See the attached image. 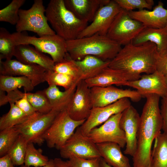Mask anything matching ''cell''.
<instances>
[{
  "label": "cell",
  "instance_id": "ab89813d",
  "mask_svg": "<svg viewBox=\"0 0 167 167\" xmlns=\"http://www.w3.org/2000/svg\"><path fill=\"white\" fill-rule=\"evenodd\" d=\"M155 71L165 77L167 76V49L158 52L157 50L155 56Z\"/></svg>",
  "mask_w": 167,
  "mask_h": 167
},
{
  "label": "cell",
  "instance_id": "c3c4849f",
  "mask_svg": "<svg viewBox=\"0 0 167 167\" xmlns=\"http://www.w3.org/2000/svg\"><path fill=\"white\" fill-rule=\"evenodd\" d=\"M165 79L166 83V84L167 86V76H165Z\"/></svg>",
  "mask_w": 167,
  "mask_h": 167
},
{
  "label": "cell",
  "instance_id": "f35d334b",
  "mask_svg": "<svg viewBox=\"0 0 167 167\" xmlns=\"http://www.w3.org/2000/svg\"><path fill=\"white\" fill-rule=\"evenodd\" d=\"M101 158L86 159L73 157L66 161L69 167H101Z\"/></svg>",
  "mask_w": 167,
  "mask_h": 167
},
{
  "label": "cell",
  "instance_id": "7c38bea8",
  "mask_svg": "<svg viewBox=\"0 0 167 167\" xmlns=\"http://www.w3.org/2000/svg\"><path fill=\"white\" fill-rule=\"evenodd\" d=\"M121 9L115 0H110L102 6L97 11L91 23L87 26L77 38L96 34L107 35L114 19Z\"/></svg>",
  "mask_w": 167,
  "mask_h": 167
},
{
  "label": "cell",
  "instance_id": "5b68a950",
  "mask_svg": "<svg viewBox=\"0 0 167 167\" xmlns=\"http://www.w3.org/2000/svg\"><path fill=\"white\" fill-rule=\"evenodd\" d=\"M15 45H29L41 52L49 54L55 63L62 61L67 54L66 41L56 34L36 37L24 33H12Z\"/></svg>",
  "mask_w": 167,
  "mask_h": 167
},
{
  "label": "cell",
  "instance_id": "836d02e7",
  "mask_svg": "<svg viewBox=\"0 0 167 167\" xmlns=\"http://www.w3.org/2000/svg\"><path fill=\"white\" fill-rule=\"evenodd\" d=\"M16 45L12 34L5 28H0V60L11 59Z\"/></svg>",
  "mask_w": 167,
  "mask_h": 167
},
{
  "label": "cell",
  "instance_id": "681fc988",
  "mask_svg": "<svg viewBox=\"0 0 167 167\" xmlns=\"http://www.w3.org/2000/svg\"><path fill=\"white\" fill-rule=\"evenodd\" d=\"M165 28L167 29V23H166V26Z\"/></svg>",
  "mask_w": 167,
  "mask_h": 167
},
{
  "label": "cell",
  "instance_id": "44dd1931",
  "mask_svg": "<svg viewBox=\"0 0 167 167\" xmlns=\"http://www.w3.org/2000/svg\"><path fill=\"white\" fill-rule=\"evenodd\" d=\"M130 16L146 27L155 28H165L167 22V9L159 1L152 11L146 9L128 11Z\"/></svg>",
  "mask_w": 167,
  "mask_h": 167
},
{
  "label": "cell",
  "instance_id": "603a6c76",
  "mask_svg": "<svg viewBox=\"0 0 167 167\" xmlns=\"http://www.w3.org/2000/svg\"><path fill=\"white\" fill-rule=\"evenodd\" d=\"M100 156L112 167H131L129 159L122 153L117 143L105 142L96 144Z\"/></svg>",
  "mask_w": 167,
  "mask_h": 167
},
{
  "label": "cell",
  "instance_id": "ee69618b",
  "mask_svg": "<svg viewBox=\"0 0 167 167\" xmlns=\"http://www.w3.org/2000/svg\"><path fill=\"white\" fill-rule=\"evenodd\" d=\"M54 167H69L66 161L60 158H56L54 159Z\"/></svg>",
  "mask_w": 167,
  "mask_h": 167
},
{
  "label": "cell",
  "instance_id": "7402d4cb",
  "mask_svg": "<svg viewBox=\"0 0 167 167\" xmlns=\"http://www.w3.org/2000/svg\"><path fill=\"white\" fill-rule=\"evenodd\" d=\"M110 0H64L67 8L78 19L88 23L92 21L102 6Z\"/></svg>",
  "mask_w": 167,
  "mask_h": 167
},
{
  "label": "cell",
  "instance_id": "5bb4252c",
  "mask_svg": "<svg viewBox=\"0 0 167 167\" xmlns=\"http://www.w3.org/2000/svg\"><path fill=\"white\" fill-rule=\"evenodd\" d=\"M46 70L37 64H28L17 59L0 60V74L7 76H25L32 81L35 86L45 81Z\"/></svg>",
  "mask_w": 167,
  "mask_h": 167
},
{
  "label": "cell",
  "instance_id": "6da1fadb",
  "mask_svg": "<svg viewBox=\"0 0 167 167\" xmlns=\"http://www.w3.org/2000/svg\"><path fill=\"white\" fill-rule=\"evenodd\" d=\"M137 135V146L132 156L133 167H150L152 143L161 132L163 121L159 106L160 97L151 94L145 97Z\"/></svg>",
  "mask_w": 167,
  "mask_h": 167
},
{
  "label": "cell",
  "instance_id": "f546056e",
  "mask_svg": "<svg viewBox=\"0 0 167 167\" xmlns=\"http://www.w3.org/2000/svg\"><path fill=\"white\" fill-rule=\"evenodd\" d=\"M24 93L28 101L36 112L45 114L52 109V106L44 90L35 93L25 92Z\"/></svg>",
  "mask_w": 167,
  "mask_h": 167
},
{
  "label": "cell",
  "instance_id": "60d3db41",
  "mask_svg": "<svg viewBox=\"0 0 167 167\" xmlns=\"http://www.w3.org/2000/svg\"><path fill=\"white\" fill-rule=\"evenodd\" d=\"M16 105L28 116H30L36 112L29 102L25 95L24 97L14 102Z\"/></svg>",
  "mask_w": 167,
  "mask_h": 167
},
{
  "label": "cell",
  "instance_id": "f6af8a7d",
  "mask_svg": "<svg viewBox=\"0 0 167 167\" xmlns=\"http://www.w3.org/2000/svg\"><path fill=\"white\" fill-rule=\"evenodd\" d=\"M41 167H54V159H50L46 165Z\"/></svg>",
  "mask_w": 167,
  "mask_h": 167
},
{
  "label": "cell",
  "instance_id": "e0dca14e",
  "mask_svg": "<svg viewBox=\"0 0 167 167\" xmlns=\"http://www.w3.org/2000/svg\"><path fill=\"white\" fill-rule=\"evenodd\" d=\"M123 86L136 89L142 97L155 94L161 98H167V86L165 77L156 71L150 74L144 75L136 80L127 81L124 83Z\"/></svg>",
  "mask_w": 167,
  "mask_h": 167
},
{
  "label": "cell",
  "instance_id": "2e32d148",
  "mask_svg": "<svg viewBox=\"0 0 167 167\" xmlns=\"http://www.w3.org/2000/svg\"><path fill=\"white\" fill-rule=\"evenodd\" d=\"M93 107L106 106L124 98L138 101L142 96L137 91L119 88L113 86L90 88Z\"/></svg>",
  "mask_w": 167,
  "mask_h": 167
},
{
  "label": "cell",
  "instance_id": "52a82bcc",
  "mask_svg": "<svg viewBox=\"0 0 167 167\" xmlns=\"http://www.w3.org/2000/svg\"><path fill=\"white\" fill-rule=\"evenodd\" d=\"M85 120L72 119L66 110L60 112L43 135L47 146L60 150Z\"/></svg>",
  "mask_w": 167,
  "mask_h": 167
},
{
  "label": "cell",
  "instance_id": "b9f144b4",
  "mask_svg": "<svg viewBox=\"0 0 167 167\" xmlns=\"http://www.w3.org/2000/svg\"><path fill=\"white\" fill-rule=\"evenodd\" d=\"M160 109L163 121L162 130L164 131L167 130V98H162Z\"/></svg>",
  "mask_w": 167,
  "mask_h": 167
},
{
  "label": "cell",
  "instance_id": "9a60e30c",
  "mask_svg": "<svg viewBox=\"0 0 167 167\" xmlns=\"http://www.w3.org/2000/svg\"><path fill=\"white\" fill-rule=\"evenodd\" d=\"M92 108L90 88L84 80L81 79L78 83L66 110L72 119L79 121L86 120Z\"/></svg>",
  "mask_w": 167,
  "mask_h": 167
},
{
  "label": "cell",
  "instance_id": "bcb514c9",
  "mask_svg": "<svg viewBox=\"0 0 167 167\" xmlns=\"http://www.w3.org/2000/svg\"><path fill=\"white\" fill-rule=\"evenodd\" d=\"M100 166L101 167H112L108 164L101 157L100 160Z\"/></svg>",
  "mask_w": 167,
  "mask_h": 167
},
{
  "label": "cell",
  "instance_id": "d6a6232c",
  "mask_svg": "<svg viewBox=\"0 0 167 167\" xmlns=\"http://www.w3.org/2000/svg\"><path fill=\"white\" fill-rule=\"evenodd\" d=\"M45 81L49 85H55L63 87L65 90L70 88L75 83L81 80L64 74L54 71H46L45 75Z\"/></svg>",
  "mask_w": 167,
  "mask_h": 167
},
{
  "label": "cell",
  "instance_id": "7dc6e473",
  "mask_svg": "<svg viewBox=\"0 0 167 167\" xmlns=\"http://www.w3.org/2000/svg\"><path fill=\"white\" fill-rule=\"evenodd\" d=\"M20 167H31L26 166V165H21V166H20Z\"/></svg>",
  "mask_w": 167,
  "mask_h": 167
},
{
  "label": "cell",
  "instance_id": "8992f818",
  "mask_svg": "<svg viewBox=\"0 0 167 167\" xmlns=\"http://www.w3.org/2000/svg\"><path fill=\"white\" fill-rule=\"evenodd\" d=\"M45 9L42 0H34L32 7L28 10L20 9L19 19L15 25L16 32L31 31L39 37L55 34L48 24L45 14Z\"/></svg>",
  "mask_w": 167,
  "mask_h": 167
},
{
  "label": "cell",
  "instance_id": "7bdbcfd3",
  "mask_svg": "<svg viewBox=\"0 0 167 167\" xmlns=\"http://www.w3.org/2000/svg\"><path fill=\"white\" fill-rule=\"evenodd\" d=\"M0 167H14L11 158L7 154L0 157Z\"/></svg>",
  "mask_w": 167,
  "mask_h": 167
},
{
  "label": "cell",
  "instance_id": "cb8c5ba5",
  "mask_svg": "<svg viewBox=\"0 0 167 167\" xmlns=\"http://www.w3.org/2000/svg\"><path fill=\"white\" fill-rule=\"evenodd\" d=\"M150 42L156 46L157 51L167 49V29L146 27L132 41L135 45Z\"/></svg>",
  "mask_w": 167,
  "mask_h": 167
},
{
  "label": "cell",
  "instance_id": "4316f807",
  "mask_svg": "<svg viewBox=\"0 0 167 167\" xmlns=\"http://www.w3.org/2000/svg\"><path fill=\"white\" fill-rule=\"evenodd\" d=\"M154 141L150 167H167V130L161 132Z\"/></svg>",
  "mask_w": 167,
  "mask_h": 167
},
{
  "label": "cell",
  "instance_id": "ba28073f",
  "mask_svg": "<svg viewBox=\"0 0 167 167\" xmlns=\"http://www.w3.org/2000/svg\"><path fill=\"white\" fill-rule=\"evenodd\" d=\"M146 27L132 19L128 11L121 8L112 22L107 36L121 46L131 42Z\"/></svg>",
  "mask_w": 167,
  "mask_h": 167
},
{
  "label": "cell",
  "instance_id": "277c9868",
  "mask_svg": "<svg viewBox=\"0 0 167 167\" xmlns=\"http://www.w3.org/2000/svg\"><path fill=\"white\" fill-rule=\"evenodd\" d=\"M45 14L56 34L66 41L77 38L88 25L67 8L64 0H51Z\"/></svg>",
  "mask_w": 167,
  "mask_h": 167
},
{
  "label": "cell",
  "instance_id": "484cf974",
  "mask_svg": "<svg viewBox=\"0 0 167 167\" xmlns=\"http://www.w3.org/2000/svg\"><path fill=\"white\" fill-rule=\"evenodd\" d=\"M82 74V79L94 77L109 66L110 61H104L96 57L88 55L79 60H75Z\"/></svg>",
  "mask_w": 167,
  "mask_h": 167
},
{
  "label": "cell",
  "instance_id": "f1b7e54d",
  "mask_svg": "<svg viewBox=\"0 0 167 167\" xmlns=\"http://www.w3.org/2000/svg\"><path fill=\"white\" fill-rule=\"evenodd\" d=\"M9 111L0 118V130L13 127L25 122L30 116L22 111L15 103H10Z\"/></svg>",
  "mask_w": 167,
  "mask_h": 167
},
{
  "label": "cell",
  "instance_id": "4dcf8cb0",
  "mask_svg": "<svg viewBox=\"0 0 167 167\" xmlns=\"http://www.w3.org/2000/svg\"><path fill=\"white\" fill-rule=\"evenodd\" d=\"M42 151L41 149H36L32 143L28 142L26 150L24 165L34 167H41L46 165L49 160L47 156L42 154Z\"/></svg>",
  "mask_w": 167,
  "mask_h": 167
},
{
  "label": "cell",
  "instance_id": "8fae6325",
  "mask_svg": "<svg viewBox=\"0 0 167 167\" xmlns=\"http://www.w3.org/2000/svg\"><path fill=\"white\" fill-rule=\"evenodd\" d=\"M122 113L112 116L101 126L92 129L88 137L96 144L114 143L122 148H124L126 144L125 136L120 125Z\"/></svg>",
  "mask_w": 167,
  "mask_h": 167
},
{
  "label": "cell",
  "instance_id": "1f68e13d",
  "mask_svg": "<svg viewBox=\"0 0 167 167\" xmlns=\"http://www.w3.org/2000/svg\"><path fill=\"white\" fill-rule=\"evenodd\" d=\"M28 141L26 138L20 134L16 141L7 154L11 158L14 165H22L24 159L27 144Z\"/></svg>",
  "mask_w": 167,
  "mask_h": 167
},
{
  "label": "cell",
  "instance_id": "9c48e42d",
  "mask_svg": "<svg viewBox=\"0 0 167 167\" xmlns=\"http://www.w3.org/2000/svg\"><path fill=\"white\" fill-rule=\"evenodd\" d=\"M59 112L53 109L45 114L36 112L24 122L15 126L28 142L41 145L45 142L44 134Z\"/></svg>",
  "mask_w": 167,
  "mask_h": 167
},
{
  "label": "cell",
  "instance_id": "ac0fdd59",
  "mask_svg": "<svg viewBox=\"0 0 167 167\" xmlns=\"http://www.w3.org/2000/svg\"><path fill=\"white\" fill-rule=\"evenodd\" d=\"M140 116L131 105L122 113L120 121V126L125 133L126 144L124 154L133 156L137 146V135Z\"/></svg>",
  "mask_w": 167,
  "mask_h": 167
},
{
  "label": "cell",
  "instance_id": "74e56055",
  "mask_svg": "<svg viewBox=\"0 0 167 167\" xmlns=\"http://www.w3.org/2000/svg\"><path fill=\"white\" fill-rule=\"evenodd\" d=\"M120 7L127 11L147 9H151L154 4L152 0H115Z\"/></svg>",
  "mask_w": 167,
  "mask_h": 167
},
{
  "label": "cell",
  "instance_id": "d4e9b609",
  "mask_svg": "<svg viewBox=\"0 0 167 167\" xmlns=\"http://www.w3.org/2000/svg\"><path fill=\"white\" fill-rule=\"evenodd\" d=\"M79 81L75 83L70 88L64 91H61L55 85H49L47 88L44 90L52 106V109L58 112L66 110Z\"/></svg>",
  "mask_w": 167,
  "mask_h": 167
},
{
  "label": "cell",
  "instance_id": "4fadbf2b",
  "mask_svg": "<svg viewBox=\"0 0 167 167\" xmlns=\"http://www.w3.org/2000/svg\"><path fill=\"white\" fill-rule=\"evenodd\" d=\"M131 105L129 98H124L106 106L93 107L88 118L79 126L81 132L87 136L92 129L103 124L112 116L122 113Z\"/></svg>",
  "mask_w": 167,
  "mask_h": 167
},
{
  "label": "cell",
  "instance_id": "d590c367",
  "mask_svg": "<svg viewBox=\"0 0 167 167\" xmlns=\"http://www.w3.org/2000/svg\"><path fill=\"white\" fill-rule=\"evenodd\" d=\"M54 71L72 76L78 80L82 79V74L75 61L71 59L68 53L62 61L55 63Z\"/></svg>",
  "mask_w": 167,
  "mask_h": 167
},
{
  "label": "cell",
  "instance_id": "d6986e66",
  "mask_svg": "<svg viewBox=\"0 0 167 167\" xmlns=\"http://www.w3.org/2000/svg\"><path fill=\"white\" fill-rule=\"evenodd\" d=\"M139 78L121 70L108 66L95 77L84 80L87 86L91 88L113 85L123 86L124 83L127 81L135 80Z\"/></svg>",
  "mask_w": 167,
  "mask_h": 167
},
{
  "label": "cell",
  "instance_id": "f907efd6",
  "mask_svg": "<svg viewBox=\"0 0 167 167\" xmlns=\"http://www.w3.org/2000/svg\"></svg>",
  "mask_w": 167,
  "mask_h": 167
},
{
  "label": "cell",
  "instance_id": "83f0119b",
  "mask_svg": "<svg viewBox=\"0 0 167 167\" xmlns=\"http://www.w3.org/2000/svg\"><path fill=\"white\" fill-rule=\"evenodd\" d=\"M24 88L25 92L32 91L34 88L31 81L24 76H11L0 75V90L7 93Z\"/></svg>",
  "mask_w": 167,
  "mask_h": 167
},
{
  "label": "cell",
  "instance_id": "30bf717a",
  "mask_svg": "<svg viewBox=\"0 0 167 167\" xmlns=\"http://www.w3.org/2000/svg\"><path fill=\"white\" fill-rule=\"evenodd\" d=\"M59 150L61 157L64 159L73 157L86 159L101 157L96 144L82 133L79 127Z\"/></svg>",
  "mask_w": 167,
  "mask_h": 167
},
{
  "label": "cell",
  "instance_id": "3957f363",
  "mask_svg": "<svg viewBox=\"0 0 167 167\" xmlns=\"http://www.w3.org/2000/svg\"><path fill=\"white\" fill-rule=\"evenodd\" d=\"M67 52L71 59L79 60L91 55L104 61L111 60L122 46L107 35L98 34L66 41Z\"/></svg>",
  "mask_w": 167,
  "mask_h": 167
},
{
  "label": "cell",
  "instance_id": "8d00e7d4",
  "mask_svg": "<svg viewBox=\"0 0 167 167\" xmlns=\"http://www.w3.org/2000/svg\"><path fill=\"white\" fill-rule=\"evenodd\" d=\"M20 134L15 126L0 131V157L7 154Z\"/></svg>",
  "mask_w": 167,
  "mask_h": 167
},
{
  "label": "cell",
  "instance_id": "ffe728a7",
  "mask_svg": "<svg viewBox=\"0 0 167 167\" xmlns=\"http://www.w3.org/2000/svg\"><path fill=\"white\" fill-rule=\"evenodd\" d=\"M19 62L28 64H37L46 71H53L55 64L52 59L29 45L15 46L14 55Z\"/></svg>",
  "mask_w": 167,
  "mask_h": 167
},
{
  "label": "cell",
  "instance_id": "e575fe53",
  "mask_svg": "<svg viewBox=\"0 0 167 167\" xmlns=\"http://www.w3.org/2000/svg\"><path fill=\"white\" fill-rule=\"evenodd\" d=\"M25 0H13L6 6L0 10V21L16 25L19 19V12Z\"/></svg>",
  "mask_w": 167,
  "mask_h": 167
},
{
  "label": "cell",
  "instance_id": "7a4b0ae2",
  "mask_svg": "<svg viewBox=\"0 0 167 167\" xmlns=\"http://www.w3.org/2000/svg\"><path fill=\"white\" fill-rule=\"evenodd\" d=\"M156 45L148 42L139 45L132 41L124 46L110 61V68L121 70L140 78L143 73L149 74L155 71V56Z\"/></svg>",
  "mask_w": 167,
  "mask_h": 167
}]
</instances>
